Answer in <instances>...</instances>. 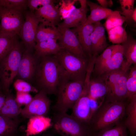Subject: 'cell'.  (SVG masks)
I'll list each match as a JSON object with an SVG mask.
<instances>
[{
  "label": "cell",
  "instance_id": "cell-1",
  "mask_svg": "<svg viewBox=\"0 0 136 136\" xmlns=\"http://www.w3.org/2000/svg\"><path fill=\"white\" fill-rule=\"evenodd\" d=\"M60 65L54 55L39 58L35 77L32 84L39 91L47 94H56L62 78Z\"/></svg>",
  "mask_w": 136,
  "mask_h": 136
},
{
  "label": "cell",
  "instance_id": "cell-2",
  "mask_svg": "<svg viewBox=\"0 0 136 136\" xmlns=\"http://www.w3.org/2000/svg\"><path fill=\"white\" fill-rule=\"evenodd\" d=\"M127 101H113L106 98L88 124L93 134L111 127L125 117Z\"/></svg>",
  "mask_w": 136,
  "mask_h": 136
},
{
  "label": "cell",
  "instance_id": "cell-3",
  "mask_svg": "<svg viewBox=\"0 0 136 136\" xmlns=\"http://www.w3.org/2000/svg\"><path fill=\"white\" fill-rule=\"evenodd\" d=\"M24 47L17 38L12 48L0 63V81L1 90L5 93L17 73Z\"/></svg>",
  "mask_w": 136,
  "mask_h": 136
},
{
  "label": "cell",
  "instance_id": "cell-4",
  "mask_svg": "<svg viewBox=\"0 0 136 136\" xmlns=\"http://www.w3.org/2000/svg\"><path fill=\"white\" fill-rule=\"evenodd\" d=\"M53 129L62 136H92L88 124L65 112H56L51 119Z\"/></svg>",
  "mask_w": 136,
  "mask_h": 136
},
{
  "label": "cell",
  "instance_id": "cell-5",
  "mask_svg": "<svg viewBox=\"0 0 136 136\" xmlns=\"http://www.w3.org/2000/svg\"><path fill=\"white\" fill-rule=\"evenodd\" d=\"M85 77L72 80H61L57 89V101L52 107L54 110L66 112L73 108L82 91Z\"/></svg>",
  "mask_w": 136,
  "mask_h": 136
},
{
  "label": "cell",
  "instance_id": "cell-6",
  "mask_svg": "<svg viewBox=\"0 0 136 136\" xmlns=\"http://www.w3.org/2000/svg\"><path fill=\"white\" fill-rule=\"evenodd\" d=\"M53 55L61 68V80H72L85 77L89 63L87 58L77 56L63 49Z\"/></svg>",
  "mask_w": 136,
  "mask_h": 136
},
{
  "label": "cell",
  "instance_id": "cell-7",
  "mask_svg": "<svg viewBox=\"0 0 136 136\" xmlns=\"http://www.w3.org/2000/svg\"><path fill=\"white\" fill-rule=\"evenodd\" d=\"M24 14L17 10L0 7V32L19 35L24 20Z\"/></svg>",
  "mask_w": 136,
  "mask_h": 136
},
{
  "label": "cell",
  "instance_id": "cell-8",
  "mask_svg": "<svg viewBox=\"0 0 136 136\" xmlns=\"http://www.w3.org/2000/svg\"><path fill=\"white\" fill-rule=\"evenodd\" d=\"M25 20L20 29L19 34L22 40L25 50L33 52L36 44L35 40L40 22L34 12L26 11L24 13Z\"/></svg>",
  "mask_w": 136,
  "mask_h": 136
},
{
  "label": "cell",
  "instance_id": "cell-9",
  "mask_svg": "<svg viewBox=\"0 0 136 136\" xmlns=\"http://www.w3.org/2000/svg\"><path fill=\"white\" fill-rule=\"evenodd\" d=\"M60 32L58 43L61 49H64L77 56L87 58L74 29L57 27Z\"/></svg>",
  "mask_w": 136,
  "mask_h": 136
},
{
  "label": "cell",
  "instance_id": "cell-10",
  "mask_svg": "<svg viewBox=\"0 0 136 136\" xmlns=\"http://www.w3.org/2000/svg\"><path fill=\"white\" fill-rule=\"evenodd\" d=\"M39 58L35 55L33 52L28 51L24 48L17 73L15 78L16 79L23 80L32 84Z\"/></svg>",
  "mask_w": 136,
  "mask_h": 136
},
{
  "label": "cell",
  "instance_id": "cell-11",
  "mask_svg": "<svg viewBox=\"0 0 136 136\" xmlns=\"http://www.w3.org/2000/svg\"><path fill=\"white\" fill-rule=\"evenodd\" d=\"M47 95L43 91H39L30 102L22 109L20 114L28 118L35 116H46L49 113L51 104Z\"/></svg>",
  "mask_w": 136,
  "mask_h": 136
},
{
  "label": "cell",
  "instance_id": "cell-12",
  "mask_svg": "<svg viewBox=\"0 0 136 136\" xmlns=\"http://www.w3.org/2000/svg\"><path fill=\"white\" fill-rule=\"evenodd\" d=\"M89 81L85 80L84 87L80 96L72 108V115L89 124L92 118L89 96Z\"/></svg>",
  "mask_w": 136,
  "mask_h": 136
},
{
  "label": "cell",
  "instance_id": "cell-13",
  "mask_svg": "<svg viewBox=\"0 0 136 136\" xmlns=\"http://www.w3.org/2000/svg\"><path fill=\"white\" fill-rule=\"evenodd\" d=\"M34 14L40 23L43 25L51 27L58 24L60 18L59 10L54 3L40 7L34 12Z\"/></svg>",
  "mask_w": 136,
  "mask_h": 136
},
{
  "label": "cell",
  "instance_id": "cell-14",
  "mask_svg": "<svg viewBox=\"0 0 136 136\" xmlns=\"http://www.w3.org/2000/svg\"><path fill=\"white\" fill-rule=\"evenodd\" d=\"M78 1L80 3V7L73 10L62 22L58 24V27L62 28H76L86 22L87 19L86 14L88 11L86 0Z\"/></svg>",
  "mask_w": 136,
  "mask_h": 136
},
{
  "label": "cell",
  "instance_id": "cell-15",
  "mask_svg": "<svg viewBox=\"0 0 136 136\" xmlns=\"http://www.w3.org/2000/svg\"><path fill=\"white\" fill-rule=\"evenodd\" d=\"M93 30L91 36L92 55L96 57L108 47L105 35V28L98 22L93 24Z\"/></svg>",
  "mask_w": 136,
  "mask_h": 136
},
{
  "label": "cell",
  "instance_id": "cell-16",
  "mask_svg": "<svg viewBox=\"0 0 136 136\" xmlns=\"http://www.w3.org/2000/svg\"><path fill=\"white\" fill-rule=\"evenodd\" d=\"M74 30L84 52L89 57H91V36L93 30V24L87 20L85 23L75 28Z\"/></svg>",
  "mask_w": 136,
  "mask_h": 136
},
{
  "label": "cell",
  "instance_id": "cell-17",
  "mask_svg": "<svg viewBox=\"0 0 136 136\" xmlns=\"http://www.w3.org/2000/svg\"><path fill=\"white\" fill-rule=\"evenodd\" d=\"M25 136L35 135L45 131L52 125L51 119L46 116L37 115L29 118Z\"/></svg>",
  "mask_w": 136,
  "mask_h": 136
},
{
  "label": "cell",
  "instance_id": "cell-18",
  "mask_svg": "<svg viewBox=\"0 0 136 136\" xmlns=\"http://www.w3.org/2000/svg\"><path fill=\"white\" fill-rule=\"evenodd\" d=\"M88 90L90 98L97 101L100 105L110 91L109 88L100 77L97 79L90 80Z\"/></svg>",
  "mask_w": 136,
  "mask_h": 136
},
{
  "label": "cell",
  "instance_id": "cell-19",
  "mask_svg": "<svg viewBox=\"0 0 136 136\" xmlns=\"http://www.w3.org/2000/svg\"><path fill=\"white\" fill-rule=\"evenodd\" d=\"M123 58L122 46L120 44L115 45L111 56L96 74L100 75L107 72L119 68L124 61Z\"/></svg>",
  "mask_w": 136,
  "mask_h": 136
},
{
  "label": "cell",
  "instance_id": "cell-20",
  "mask_svg": "<svg viewBox=\"0 0 136 136\" xmlns=\"http://www.w3.org/2000/svg\"><path fill=\"white\" fill-rule=\"evenodd\" d=\"M5 94V100L0 114L11 119H18L22 109L18 106L15 100V96L10 91Z\"/></svg>",
  "mask_w": 136,
  "mask_h": 136
},
{
  "label": "cell",
  "instance_id": "cell-21",
  "mask_svg": "<svg viewBox=\"0 0 136 136\" xmlns=\"http://www.w3.org/2000/svg\"><path fill=\"white\" fill-rule=\"evenodd\" d=\"M57 41L49 39L36 43L34 48V54L39 58L57 54L61 49Z\"/></svg>",
  "mask_w": 136,
  "mask_h": 136
},
{
  "label": "cell",
  "instance_id": "cell-22",
  "mask_svg": "<svg viewBox=\"0 0 136 136\" xmlns=\"http://www.w3.org/2000/svg\"><path fill=\"white\" fill-rule=\"evenodd\" d=\"M124 122L131 136H136V95L128 99L126 106Z\"/></svg>",
  "mask_w": 136,
  "mask_h": 136
},
{
  "label": "cell",
  "instance_id": "cell-23",
  "mask_svg": "<svg viewBox=\"0 0 136 136\" xmlns=\"http://www.w3.org/2000/svg\"><path fill=\"white\" fill-rule=\"evenodd\" d=\"M128 74L127 71L124 72L114 86L111 93L106 97L113 101H127L128 100L126 86Z\"/></svg>",
  "mask_w": 136,
  "mask_h": 136
},
{
  "label": "cell",
  "instance_id": "cell-24",
  "mask_svg": "<svg viewBox=\"0 0 136 136\" xmlns=\"http://www.w3.org/2000/svg\"><path fill=\"white\" fill-rule=\"evenodd\" d=\"M86 2L90 10V14L87 17V20L92 23L106 19L113 11L110 9L103 7L90 1L86 0Z\"/></svg>",
  "mask_w": 136,
  "mask_h": 136
},
{
  "label": "cell",
  "instance_id": "cell-25",
  "mask_svg": "<svg viewBox=\"0 0 136 136\" xmlns=\"http://www.w3.org/2000/svg\"><path fill=\"white\" fill-rule=\"evenodd\" d=\"M20 121L0 114V136H16Z\"/></svg>",
  "mask_w": 136,
  "mask_h": 136
},
{
  "label": "cell",
  "instance_id": "cell-26",
  "mask_svg": "<svg viewBox=\"0 0 136 136\" xmlns=\"http://www.w3.org/2000/svg\"><path fill=\"white\" fill-rule=\"evenodd\" d=\"M128 70L122 63L119 68L109 71L99 75L102 80L109 88L110 91L108 95L112 91L114 86L124 72Z\"/></svg>",
  "mask_w": 136,
  "mask_h": 136
},
{
  "label": "cell",
  "instance_id": "cell-27",
  "mask_svg": "<svg viewBox=\"0 0 136 136\" xmlns=\"http://www.w3.org/2000/svg\"><path fill=\"white\" fill-rule=\"evenodd\" d=\"M60 32L57 27L46 26L40 23L36 36L35 42L36 43L49 39L57 40Z\"/></svg>",
  "mask_w": 136,
  "mask_h": 136
},
{
  "label": "cell",
  "instance_id": "cell-28",
  "mask_svg": "<svg viewBox=\"0 0 136 136\" xmlns=\"http://www.w3.org/2000/svg\"><path fill=\"white\" fill-rule=\"evenodd\" d=\"M123 56L126 59V63L129 67L132 64H136V40L132 37L127 35L126 40L121 43Z\"/></svg>",
  "mask_w": 136,
  "mask_h": 136
},
{
  "label": "cell",
  "instance_id": "cell-29",
  "mask_svg": "<svg viewBox=\"0 0 136 136\" xmlns=\"http://www.w3.org/2000/svg\"><path fill=\"white\" fill-rule=\"evenodd\" d=\"M124 119L115 125L92 134V136H128Z\"/></svg>",
  "mask_w": 136,
  "mask_h": 136
},
{
  "label": "cell",
  "instance_id": "cell-30",
  "mask_svg": "<svg viewBox=\"0 0 136 136\" xmlns=\"http://www.w3.org/2000/svg\"><path fill=\"white\" fill-rule=\"evenodd\" d=\"M17 36L0 32V63L12 48Z\"/></svg>",
  "mask_w": 136,
  "mask_h": 136
},
{
  "label": "cell",
  "instance_id": "cell-31",
  "mask_svg": "<svg viewBox=\"0 0 136 136\" xmlns=\"http://www.w3.org/2000/svg\"><path fill=\"white\" fill-rule=\"evenodd\" d=\"M115 45L108 46L100 55H98L94 59V67L92 69L95 74L97 72L111 56L115 49Z\"/></svg>",
  "mask_w": 136,
  "mask_h": 136
},
{
  "label": "cell",
  "instance_id": "cell-32",
  "mask_svg": "<svg viewBox=\"0 0 136 136\" xmlns=\"http://www.w3.org/2000/svg\"><path fill=\"white\" fill-rule=\"evenodd\" d=\"M107 31L109 39L113 43H122L127 39V33L122 26L115 27Z\"/></svg>",
  "mask_w": 136,
  "mask_h": 136
},
{
  "label": "cell",
  "instance_id": "cell-33",
  "mask_svg": "<svg viewBox=\"0 0 136 136\" xmlns=\"http://www.w3.org/2000/svg\"><path fill=\"white\" fill-rule=\"evenodd\" d=\"M125 22V17L121 15L120 11H113L107 18L104 26L107 31L115 27L122 26Z\"/></svg>",
  "mask_w": 136,
  "mask_h": 136
},
{
  "label": "cell",
  "instance_id": "cell-34",
  "mask_svg": "<svg viewBox=\"0 0 136 136\" xmlns=\"http://www.w3.org/2000/svg\"><path fill=\"white\" fill-rule=\"evenodd\" d=\"M130 71L127 75L126 86L128 99L136 95V64L129 69Z\"/></svg>",
  "mask_w": 136,
  "mask_h": 136
},
{
  "label": "cell",
  "instance_id": "cell-35",
  "mask_svg": "<svg viewBox=\"0 0 136 136\" xmlns=\"http://www.w3.org/2000/svg\"><path fill=\"white\" fill-rule=\"evenodd\" d=\"M17 10L25 13L27 8V0H0V7Z\"/></svg>",
  "mask_w": 136,
  "mask_h": 136
},
{
  "label": "cell",
  "instance_id": "cell-36",
  "mask_svg": "<svg viewBox=\"0 0 136 136\" xmlns=\"http://www.w3.org/2000/svg\"><path fill=\"white\" fill-rule=\"evenodd\" d=\"M119 1L121 7L120 14L125 17L127 23H129L132 22V17L135 0H119Z\"/></svg>",
  "mask_w": 136,
  "mask_h": 136
},
{
  "label": "cell",
  "instance_id": "cell-37",
  "mask_svg": "<svg viewBox=\"0 0 136 136\" xmlns=\"http://www.w3.org/2000/svg\"><path fill=\"white\" fill-rule=\"evenodd\" d=\"M13 86L16 91L34 93L39 92L37 89L31 84L20 79H16L14 82Z\"/></svg>",
  "mask_w": 136,
  "mask_h": 136
},
{
  "label": "cell",
  "instance_id": "cell-38",
  "mask_svg": "<svg viewBox=\"0 0 136 136\" xmlns=\"http://www.w3.org/2000/svg\"><path fill=\"white\" fill-rule=\"evenodd\" d=\"M33 97L29 93L16 91L15 99L19 107L28 105L31 101Z\"/></svg>",
  "mask_w": 136,
  "mask_h": 136
},
{
  "label": "cell",
  "instance_id": "cell-39",
  "mask_svg": "<svg viewBox=\"0 0 136 136\" xmlns=\"http://www.w3.org/2000/svg\"><path fill=\"white\" fill-rule=\"evenodd\" d=\"M55 1L53 0H27V6L30 11L34 12L38 8L39 6H43L49 4L54 3Z\"/></svg>",
  "mask_w": 136,
  "mask_h": 136
},
{
  "label": "cell",
  "instance_id": "cell-40",
  "mask_svg": "<svg viewBox=\"0 0 136 136\" xmlns=\"http://www.w3.org/2000/svg\"><path fill=\"white\" fill-rule=\"evenodd\" d=\"M97 1L101 6L106 8L111 7L113 5V2L111 0H97Z\"/></svg>",
  "mask_w": 136,
  "mask_h": 136
},
{
  "label": "cell",
  "instance_id": "cell-41",
  "mask_svg": "<svg viewBox=\"0 0 136 136\" xmlns=\"http://www.w3.org/2000/svg\"><path fill=\"white\" fill-rule=\"evenodd\" d=\"M6 94L2 91H0V111L2 109L5 101Z\"/></svg>",
  "mask_w": 136,
  "mask_h": 136
},
{
  "label": "cell",
  "instance_id": "cell-42",
  "mask_svg": "<svg viewBox=\"0 0 136 136\" xmlns=\"http://www.w3.org/2000/svg\"><path fill=\"white\" fill-rule=\"evenodd\" d=\"M132 22L136 23V9H134L133 12L132 17Z\"/></svg>",
  "mask_w": 136,
  "mask_h": 136
},
{
  "label": "cell",
  "instance_id": "cell-43",
  "mask_svg": "<svg viewBox=\"0 0 136 136\" xmlns=\"http://www.w3.org/2000/svg\"><path fill=\"white\" fill-rule=\"evenodd\" d=\"M32 136H35V135H32ZM40 136H53L52 134L49 133H45L42 134Z\"/></svg>",
  "mask_w": 136,
  "mask_h": 136
},
{
  "label": "cell",
  "instance_id": "cell-44",
  "mask_svg": "<svg viewBox=\"0 0 136 136\" xmlns=\"http://www.w3.org/2000/svg\"><path fill=\"white\" fill-rule=\"evenodd\" d=\"M2 91L1 90V84H0V91Z\"/></svg>",
  "mask_w": 136,
  "mask_h": 136
}]
</instances>
